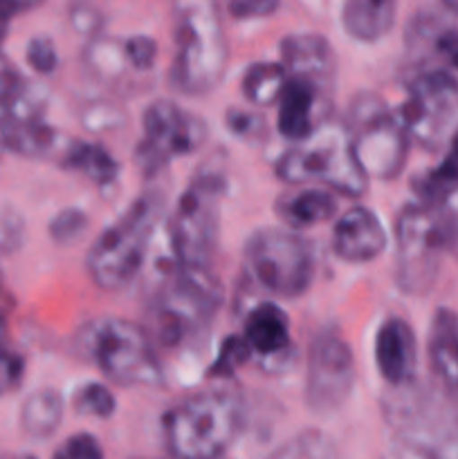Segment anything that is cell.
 I'll use <instances>...</instances> for the list:
<instances>
[{"label": "cell", "instance_id": "6da1fadb", "mask_svg": "<svg viewBox=\"0 0 458 459\" xmlns=\"http://www.w3.org/2000/svg\"><path fill=\"white\" fill-rule=\"evenodd\" d=\"M223 305V287L211 269H191L173 260L164 269L146 307V332L166 350L205 334Z\"/></svg>", "mask_w": 458, "mask_h": 459}, {"label": "cell", "instance_id": "7a4b0ae2", "mask_svg": "<svg viewBox=\"0 0 458 459\" xmlns=\"http://www.w3.org/2000/svg\"><path fill=\"white\" fill-rule=\"evenodd\" d=\"M173 39L171 85L187 97L214 92L229 65V43L218 0H173Z\"/></svg>", "mask_w": 458, "mask_h": 459}, {"label": "cell", "instance_id": "3957f363", "mask_svg": "<svg viewBox=\"0 0 458 459\" xmlns=\"http://www.w3.org/2000/svg\"><path fill=\"white\" fill-rule=\"evenodd\" d=\"M242 424V394L233 388H209L180 399L162 415V437L173 459H220Z\"/></svg>", "mask_w": 458, "mask_h": 459}, {"label": "cell", "instance_id": "277c9868", "mask_svg": "<svg viewBox=\"0 0 458 459\" xmlns=\"http://www.w3.org/2000/svg\"><path fill=\"white\" fill-rule=\"evenodd\" d=\"M162 213L164 195L148 188L126 206L115 222L99 233L85 255L88 276L99 290L119 291L135 281L146 260Z\"/></svg>", "mask_w": 458, "mask_h": 459}, {"label": "cell", "instance_id": "5b68a950", "mask_svg": "<svg viewBox=\"0 0 458 459\" xmlns=\"http://www.w3.org/2000/svg\"><path fill=\"white\" fill-rule=\"evenodd\" d=\"M382 412L393 437L416 448L425 459H458V403L440 388L411 381L391 388Z\"/></svg>", "mask_w": 458, "mask_h": 459}, {"label": "cell", "instance_id": "8992f818", "mask_svg": "<svg viewBox=\"0 0 458 459\" xmlns=\"http://www.w3.org/2000/svg\"><path fill=\"white\" fill-rule=\"evenodd\" d=\"M274 173L290 186L321 182L332 193L346 197H362L368 188V178L355 160L344 124L332 119L319 126L308 139L281 152Z\"/></svg>", "mask_w": 458, "mask_h": 459}, {"label": "cell", "instance_id": "52a82bcc", "mask_svg": "<svg viewBox=\"0 0 458 459\" xmlns=\"http://www.w3.org/2000/svg\"><path fill=\"white\" fill-rule=\"evenodd\" d=\"M81 343L85 357L112 384L124 388L164 385V366L144 325L126 318H101L85 327Z\"/></svg>", "mask_w": 458, "mask_h": 459}, {"label": "cell", "instance_id": "ba28073f", "mask_svg": "<svg viewBox=\"0 0 458 459\" xmlns=\"http://www.w3.org/2000/svg\"><path fill=\"white\" fill-rule=\"evenodd\" d=\"M227 182L220 173H198L180 193L166 222L171 255L191 269H211L220 238V200Z\"/></svg>", "mask_w": 458, "mask_h": 459}, {"label": "cell", "instance_id": "9c48e42d", "mask_svg": "<svg viewBox=\"0 0 458 459\" xmlns=\"http://www.w3.org/2000/svg\"><path fill=\"white\" fill-rule=\"evenodd\" d=\"M344 128L355 160L368 179L389 182L402 173L411 139L398 112L391 110L384 99L373 92H359L353 97Z\"/></svg>", "mask_w": 458, "mask_h": 459}, {"label": "cell", "instance_id": "30bf717a", "mask_svg": "<svg viewBox=\"0 0 458 459\" xmlns=\"http://www.w3.org/2000/svg\"><path fill=\"white\" fill-rule=\"evenodd\" d=\"M242 254L251 281L277 299H299L317 276V251L295 229H256Z\"/></svg>", "mask_w": 458, "mask_h": 459}, {"label": "cell", "instance_id": "8fae6325", "mask_svg": "<svg viewBox=\"0 0 458 459\" xmlns=\"http://www.w3.org/2000/svg\"><path fill=\"white\" fill-rule=\"evenodd\" d=\"M395 281L404 294L422 296L434 287L440 255L447 251V231L440 206L420 202L402 206L395 218Z\"/></svg>", "mask_w": 458, "mask_h": 459}, {"label": "cell", "instance_id": "7c38bea8", "mask_svg": "<svg viewBox=\"0 0 458 459\" xmlns=\"http://www.w3.org/2000/svg\"><path fill=\"white\" fill-rule=\"evenodd\" d=\"M398 112L409 139L425 151L447 146L458 130V79L447 67H422L409 79Z\"/></svg>", "mask_w": 458, "mask_h": 459}, {"label": "cell", "instance_id": "4fadbf2b", "mask_svg": "<svg viewBox=\"0 0 458 459\" xmlns=\"http://www.w3.org/2000/svg\"><path fill=\"white\" fill-rule=\"evenodd\" d=\"M207 126L193 112L169 99H157L142 115V139L133 152L144 178L160 175L171 160L196 152L205 143Z\"/></svg>", "mask_w": 458, "mask_h": 459}, {"label": "cell", "instance_id": "5bb4252c", "mask_svg": "<svg viewBox=\"0 0 458 459\" xmlns=\"http://www.w3.org/2000/svg\"><path fill=\"white\" fill-rule=\"evenodd\" d=\"M353 388V350L335 327H323L313 336L305 354V403L314 415H335L348 402Z\"/></svg>", "mask_w": 458, "mask_h": 459}, {"label": "cell", "instance_id": "9a60e30c", "mask_svg": "<svg viewBox=\"0 0 458 459\" xmlns=\"http://www.w3.org/2000/svg\"><path fill=\"white\" fill-rule=\"evenodd\" d=\"M330 103L332 90L304 76L290 74L277 103V130L287 142H304L319 126L330 121Z\"/></svg>", "mask_w": 458, "mask_h": 459}, {"label": "cell", "instance_id": "2e32d148", "mask_svg": "<svg viewBox=\"0 0 458 459\" xmlns=\"http://www.w3.org/2000/svg\"><path fill=\"white\" fill-rule=\"evenodd\" d=\"M332 254L348 264H366L389 247V231L375 211L353 206L337 218L332 229Z\"/></svg>", "mask_w": 458, "mask_h": 459}, {"label": "cell", "instance_id": "e0dca14e", "mask_svg": "<svg viewBox=\"0 0 458 459\" xmlns=\"http://www.w3.org/2000/svg\"><path fill=\"white\" fill-rule=\"evenodd\" d=\"M373 357L377 372L389 388H400L416 381L418 343L411 325L400 316L384 318L375 332Z\"/></svg>", "mask_w": 458, "mask_h": 459}, {"label": "cell", "instance_id": "ac0fdd59", "mask_svg": "<svg viewBox=\"0 0 458 459\" xmlns=\"http://www.w3.org/2000/svg\"><path fill=\"white\" fill-rule=\"evenodd\" d=\"M278 49H281V63L290 74L304 76L332 90L337 79V56L328 39L301 31V34L286 36Z\"/></svg>", "mask_w": 458, "mask_h": 459}, {"label": "cell", "instance_id": "d6986e66", "mask_svg": "<svg viewBox=\"0 0 458 459\" xmlns=\"http://www.w3.org/2000/svg\"><path fill=\"white\" fill-rule=\"evenodd\" d=\"M427 357L438 388L458 403V314L449 307L434 312L427 336Z\"/></svg>", "mask_w": 458, "mask_h": 459}, {"label": "cell", "instance_id": "ffe728a7", "mask_svg": "<svg viewBox=\"0 0 458 459\" xmlns=\"http://www.w3.org/2000/svg\"><path fill=\"white\" fill-rule=\"evenodd\" d=\"M242 339L251 350V357L286 359L290 357V318L272 300L254 305L242 323Z\"/></svg>", "mask_w": 458, "mask_h": 459}, {"label": "cell", "instance_id": "44dd1931", "mask_svg": "<svg viewBox=\"0 0 458 459\" xmlns=\"http://www.w3.org/2000/svg\"><path fill=\"white\" fill-rule=\"evenodd\" d=\"M67 143L57 128L45 124V119H12L0 117V148L3 152L22 157V160H49L61 155Z\"/></svg>", "mask_w": 458, "mask_h": 459}, {"label": "cell", "instance_id": "7402d4cb", "mask_svg": "<svg viewBox=\"0 0 458 459\" xmlns=\"http://www.w3.org/2000/svg\"><path fill=\"white\" fill-rule=\"evenodd\" d=\"M409 49L427 56L443 58L447 70L458 72V25L438 13L420 12L407 27Z\"/></svg>", "mask_w": 458, "mask_h": 459}, {"label": "cell", "instance_id": "603a6c76", "mask_svg": "<svg viewBox=\"0 0 458 459\" xmlns=\"http://www.w3.org/2000/svg\"><path fill=\"white\" fill-rule=\"evenodd\" d=\"M274 209L287 229L301 231L335 218L337 197L332 195L330 188H301L278 195Z\"/></svg>", "mask_w": 458, "mask_h": 459}, {"label": "cell", "instance_id": "cb8c5ba5", "mask_svg": "<svg viewBox=\"0 0 458 459\" xmlns=\"http://www.w3.org/2000/svg\"><path fill=\"white\" fill-rule=\"evenodd\" d=\"M58 164L72 173L84 175L99 188H108L119 179L121 166L108 148L97 142H81V139H67L58 155Z\"/></svg>", "mask_w": 458, "mask_h": 459}, {"label": "cell", "instance_id": "d4e9b609", "mask_svg": "<svg viewBox=\"0 0 458 459\" xmlns=\"http://www.w3.org/2000/svg\"><path fill=\"white\" fill-rule=\"evenodd\" d=\"M395 22V0H344L341 25L353 40L377 43Z\"/></svg>", "mask_w": 458, "mask_h": 459}, {"label": "cell", "instance_id": "484cf974", "mask_svg": "<svg viewBox=\"0 0 458 459\" xmlns=\"http://www.w3.org/2000/svg\"><path fill=\"white\" fill-rule=\"evenodd\" d=\"M411 188L420 204L440 206L458 193V130L447 143L443 160L429 170H422L411 179Z\"/></svg>", "mask_w": 458, "mask_h": 459}, {"label": "cell", "instance_id": "4316f807", "mask_svg": "<svg viewBox=\"0 0 458 459\" xmlns=\"http://www.w3.org/2000/svg\"><path fill=\"white\" fill-rule=\"evenodd\" d=\"M66 412V399L57 388H39L21 406V429L31 439H48L58 430Z\"/></svg>", "mask_w": 458, "mask_h": 459}, {"label": "cell", "instance_id": "83f0119b", "mask_svg": "<svg viewBox=\"0 0 458 459\" xmlns=\"http://www.w3.org/2000/svg\"><path fill=\"white\" fill-rule=\"evenodd\" d=\"M287 67L274 61H256L245 67L241 76V92L247 103L259 108L277 106L287 83Z\"/></svg>", "mask_w": 458, "mask_h": 459}, {"label": "cell", "instance_id": "f1b7e54d", "mask_svg": "<svg viewBox=\"0 0 458 459\" xmlns=\"http://www.w3.org/2000/svg\"><path fill=\"white\" fill-rule=\"evenodd\" d=\"M84 61L99 79H115L124 72V67L128 65L124 56V45L121 40L110 39V36L97 34L90 39V43L85 45Z\"/></svg>", "mask_w": 458, "mask_h": 459}, {"label": "cell", "instance_id": "f546056e", "mask_svg": "<svg viewBox=\"0 0 458 459\" xmlns=\"http://www.w3.org/2000/svg\"><path fill=\"white\" fill-rule=\"evenodd\" d=\"M268 459H337V448L321 430H301L283 442Z\"/></svg>", "mask_w": 458, "mask_h": 459}, {"label": "cell", "instance_id": "4dcf8cb0", "mask_svg": "<svg viewBox=\"0 0 458 459\" xmlns=\"http://www.w3.org/2000/svg\"><path fill=\"white\" fill-rule=\"evenodd\" d=\"M72 408H75L79 415L108 420V417L115 415L117 399L106 384L85 381V384L76 385V390L72 393Z\"/></svg>", "mask_w": 458, "mask_h": 459}, {"label": "cell", "instance_id": "1f68e13d", "mask_svg": "<svg viewBox=\"0 0 458 459\" xmlns=\"http://www.w3.org/2000/svg\"><path fill=\"white\" fill-rule=\"evenodd\" d=\"M251 359V350L242 334H229L225 336L223 343L218 345L216 359L211 361L207 377L209 379H232L242 366Z\"/></svg>", "mask_w": 458, "mask_h": 459}, {"label": "cell", "instance_id": "d6a6232c", "mask_svg": "<svg viewBox=\"0 0 458 459\" xmlns=\"http://www.w3.org/2000/svg\"><path fill=\"white\" fill-rule=\"evenodd\" d=\"M81 124H84L85 130L94 134L110 133V130L121 128L126 126V110L115 101H108V99H101V101H88L81 110Z\"/></svg>", "mask_w": 458, "mask_h": 459}, {"label": "cell", "instance_id": "836d02e7", "mask_svg": "<svg viewBox=\"0 0 458 459\" xmlns=\"http://www.w3.org/2000/svg\"><path fill=\"white\" fill-rule=\"evenodd\" d=\"M90 218L84 209H79V206H67V209H61L49 220L48 236L57 245H72V242L84 236Z\"/></svg>", "mask_w": 458, "mask_h": 459}, {"label": "cell", "instance_id": "e575fe53", "mask_svg": "<svg viewBox=\"0 0 458 459\" xmlns=\"http://www.w3.org/2000/svg\"><path fill=\"white\" fill-rule=\"evenodd\" d=\"M27 238V224L21 211L9 204H0V258L13 255L22 249Z\"/></svg>", "mask_w": 458, "mask_h": 459}, {"label": "cell", "instance_id": "d590c367", "mask_svg": "<svg viewBox=\"0 0 458 459\" xmlns=\"http://www.w3.org/2000/svg\"><path fill=\"white\" fill-rule=\"evenodd\" d=\"M31 83H34V81L27 79L16 65H12V63L0 54V112L16 106V103L30 92Z\"/></svg>", "mask_w": 458, "mask_h": 459}, {"label": "cell", "instance_id": "8d00e7d4", "mask_svg": "<svg viewBox=\"0 0 458 459\" xmlns=\"http://www.w3.org/2000/svg\"><path fill=\"white\" fill-rule=\"evenodd\" d=\"M225 126L233 137L242 139V142H263L268 137V124L260 115L242 108H229L225 112Z\"/></svg>", "mask_w": 458, "mask_h": 459}, {"label": "cell", "instance_id": "74e56055", "mask_svg": "<svg viewBox=\"0 0 458 459\" xmlns=\"http://www.w3.org/2000/svg\"><path fill=\"white\" fill-rule=\"evenodd\" d=\"M27 363L21 352L9 348L4 339L0 336V397L16 393L25 379Z\"/></svg>", "mask_w": 458, "mask_h": 459}, {"label": "cell", "instance_id": "f35d334b", "mask_svg": "<svg viewBox=\"0 0 458 459\" xmlns=\"http://www.w3.org/2000/svg\"><path fill=\"white\" fill-rule=\"evenodd\" d=\"M25 61L36 74L40 76L54 74L58 67V52L54 40L49 39V36H34V39L27 43Z\"/></svg>", "mask_w": 458, "mask_h": 459}, {"label": "cell", "instance_id": "ab89813d", "mask_svg": "<svg viewBox=\"0 0 458 459\" xmlns=\"http://www.w3.org/2000/svg\"><path fill=\"white\" fill-rule=\"evenodd\" d=\"M124 56L133 70L148 72L157 63V43L146 34H135L124 40Z\"/></svg>", "mask_w": 458, "mask_h": 459}, {"label": "cell", "instance_id": "60d3db41", "mask_svg": "<svg viewBox=\"0 0 458 459\" xmlns=\"http://www.w3.org/2000/svg\"><path fill=\"white\" fill-rule=\"evenodd\" d=\"M52 459H103V448L94 435L76 433L57 448Z\"/></svg>", "mask_w": 458, "mask_h": 459}, {"label": "cell", "instance_id": "b9f144b4", "mask_svg": "<svg viewBox=\"0 0 458 459\" xmlns=\"http://www.w3.org/2000/svg\"><path fill=\"white\" fill-rule=\"evenodd\" d=\"M281 7V0H229L227 12L236 21H254V18L274 16Z\"/></svg>", "mask_w": 458, "mask_h": 459}, {"label": "cell", "instance_id": "7bdbcfd3", "mask_svg": "<svg viewBox=\"0 0 458 459\" xmlns=\"http://www.w3.org/2000/svg\"><path fill=\"white\" fill-rule=\"evenodd\" d=\"M43 3L45 0H0V48H3L4 39H7L9 25H12L13 18L40 7Z\"/></svg>", "mask_w": 458, "mask_h": 459}, {"label": "cell", "instance_id": "ee69618b", "mask_svg": "<svg viewBox=\"0 0 458 459\" xmlns=\"http://www.w3.org/2000/svg\"><path fill=\"white\" fill-rule=\"evenodd\" d=\"M70 21H72V27H75L76 31H81V34H88L90 39H92V36H97L99 30H101V25H103L101 13H99L97 9L88 7V4H75L70 12Z\"/></svg>", "mask_w": 458, "mask_h": 459}, {"label": "cell", "instance_id": "f6af8a7d", "mask_svg": "<svg viewBox=\"0 0 458 459\" xmlns=\"http://www.w3.org/2000/svg\"><path fill=\"white\" fill-rule=\"evenodd\" d=\"M9 309H12V296L4 291L3 272H0V334H3V330H4V321H7Z\"/></svg>", "mask_w": 458, "mask_h": 459}, {"label": "cell", "instance_id": "bcb514c9", "mask_svg": "<svg viewBox=\"0 0 458 459\" xmlns=\"http://www.w3.org/2000/svg\"><path fill=\"white\" fill-rule=\"evenodd\" d=\"M443 4L449 9V12L458 16V0H443Z\"/></svg>", "mask_w": 458, "mask_h": 459}, {"label": "cell", "instance_id": "7dc6e473", "mask_svg": "<svg viewBox=\"0 0 458 459\" xmlns=\"http://www.w3.org/2000/svg\"><path fill=\"white\" fill-rule=\"evenodd\" d=\"M0 459H34L30 455H0Z\"/></svg>", "mask_w": 458, "mask_h": 459}, {"label": "cell", "instance_id": "c3c4849f", "mask_svg": "<svg viewBox=\"0 0 458 459\" xmlns=\"http://www.w3.org/2000/svg\"><path fill=\"white\" fill-rule=\"evenodd\" d=\"M0 155H3V148H0Z\"/></svg>", "mask_w": 458, "mask_h": 459}, {"label": "cell", "instance_id": "681fc988", "mask_svg": "<svg viewBox=\"0 0 458 459\" xmlns=\"http://www.w3.org/2000/svg\"><path fill=\"white\" fill-rule=\"evenodd\" d=\"M456 255H458V254H456Z\"/></svg>", "mask_w": 458, "mask_h": 459}]
</instances>
